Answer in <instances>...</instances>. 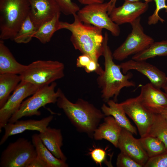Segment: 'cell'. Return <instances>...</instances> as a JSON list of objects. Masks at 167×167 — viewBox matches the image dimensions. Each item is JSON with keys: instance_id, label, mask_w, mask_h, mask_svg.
Segmentation results:
<instances>
[{"instance_id": "5", "label": "cell", "mask_w": 167, "mask_h": 167, "mask_svg": "<svg viewBox=\"0 0 167 167\" xmlns=\"http://www.w3.org/2000/svg\"><path fill=\"white\" fill-rule=\"evenodd\" d=\"M64 65L56 61L38 60L28 65L19 75L21 81L38 87L50 84L64 76Z\"/></svg>"}, {"instance_id": "1", "label": "cell", "mask_w": 167, "mask_h": 167, "mask_svg": "<svg viewBox=\"0 0 167 167\" xmlns=\"http://www.w3.org/2000/svg\"><path fill=\"white\" fill-rule=\"evenodd\" d=\"M73 15L74 21L72 23L61 21V29H66L71 32L70 40L75 49L89 56L99 64L98 60L103 52L102 29L83 23L76 14Z\"/></svg>"}, {"instance_id": "25", "label": "cell", "mask_w": 167, "mask_h": 167, "mask_svg": "<svg viewBox=\"0 0 167 167\" xmlns=\"http://www.w3.org/2000/svg\"><path fill=\"white\" fill-rule=\"evenodd\" d=\"M167 56V40L154 42L143 50L134 55L132 59L146 61L156 56Z\"/></svg>"}, {"instance_id": "23", "label": "cell", "mask_w": 167, "mask_h": 167, "mask_svg": "<svg viewBox=\"0 0 167 167\" xmlns=\"http://www.w3.org/2000/svg\"><path fill=\"white\" fill-rule=\"evenodd\" d=\"M61 12L57 13L50 19L41 24L33 36L43 44L49 42L54 33L61 29L59 17Z\"/></svg>"}, {"instance_id": "3", "label": "cell", "mask_w": 167, "mask_h": 167, "mask_svg": "<svg viewBox=\"0 0 167 167\" xmlns=\"http://www.w3.org/2000/svg\"><path fill=\"white\" fill-rule=\"evenodd\" d=\"M58 107L63 110L72 124L81 132L93 137L94 133L105 115L93 104L82 99L72 103L62 92L57 102Z\"/></svg>"}, {"instance_id": "28", "label": "cell", "mask_w": 167, "mask_h": 167, "mask_svg": "<svg viewBox=\"0 0 167 167\" xmlns=\"http://www.w3.org/2000/svg\"><path fill=\"white\" fill-rule=\"evenodd\" d=\"M148 135L160 139L167 150V121L161 114H155Z\"/></svg>"}, {"instance_id": "39", "label": "cell", "mask_w": 167, "mask_h": 167, "mask_svg": "<svg viewBox=\"0 0 167 167\" xmlns=\"http://www.w3.org/2000/svg\"><path fill=\"white\" fill-rule=\"evenodd\" d=\"M165 91V92L167 95V77L162 87V88Z\"/></svg>"}, {"instance_id": "17", "label": "cell", "mask_w": 167, "mask_h": 167, "mask_svg": "<svg viewBox=\"0 0 167 167\" xmlns=\"http://www.w3.org/2000/svg\"><path fill=\"white\" fill-rule=\"evenodd\" d=\"M30 9L29 16L38 28L50 19L57 13L61 12L58 6L54 0H29Z\"/></svg>"}, {"instance_id": "16", "label": "cell", "mask_w": 167, "mask_h": 167, "mask_svg": "<svg viewBox=\"0 0 167 167\" xmlns=\"http://www.w3.org/2000/svg\"><path fill=\"white\" fill-rule=\"evenodd\" d=\"M53 119V116L49 115L40 120H18L14 123L8 122L4 127L5 133L1 139L0 145L3 144L9 137L26 130L44 131Z\"/></svg>"}, {"instance_id": "6", "label": "cell", "mask_w": 167, "mask_h": 167, "mask_svg": "<svg viewBox=\"0 0 167 167\" xmlns=\"http://www.w3.org/2000/svg\"><path fill=\"white\" fill-rule=\"evenodd\" d=\"M57 83L54 82L50 84L39 88L31 97L23 101L19 110L10 118L8 122L14 123L24 117H31L41 114L39 109L47 104L56 103L62 91L58 88L56 92Z\"/></svg>"}, {"instance_id": "13", "label": "cell", "mask_w": 167, "mask_h": 167, "mask_svg": "<svg viewBox=\"0 0 167 167\" xmlns=\"http://www.w3.org/2000/svg\"><path fill=\"white\" fill-rule=\"evenodd\" d=\"M148 7V3L146 2L125 1L122 6L114 7L109 15L112 21L118 25L131 24L145 13Z\"/></svg>"}, {"instance_id": "24", "label": "cell", "mask_w": 167, "mask_h": 167, "mask_svg": "<svg viewBox=\"0 0 167 167\" xmlns=\"http://www.w3.org/2000/svg\"><path fill=\"white\" fill-rule=\"evenodd\" d=\"M21 81L19 75L0 74V108L4 105L11 93L15 89Z\"/></svg>"}, {"instance_id": "33", "label": "cell", "mask_w": 167, "mask_h": 167, "mask_svg": "<svg viewBox=\"0 0 167 167\" xmlns=\"http://www.w3.org/2000/svg\"><path fill=\"white\" fill-rule=\"evenodd\" d=\"M91 158L97 164L101 166L102 163L105 160L106 153L105 150L99 148H96L90 152Z\"/></svg>"}, {"instance_id": "15", "label": "cell", "mask_w": 167, "mask_h": 167, "mask_svg": "<svg viewBox=\"0 0 167 167\" xmlns=\"http://www.w3.org/2000/svg\"><path fill=\"white\" fill-rule=\"evenodd\" d=\"M143 105L155 114H160L167 108V95L151 83L142 86L137 96Z\"/></svg>"}, {"instance_id": "8", "label": "cell", "mask_w": 167, "mask_h": 167, "mask_svg": "<svg viewBox=\"0 0 167 167\" xmlns=\"http://www.w3.org/2000/svg\"><path fill=\"white\" fill-rule=\"evenodd\" d=\"M140 20L139 17L130 24L131 31L112 54L113 59L118 61L124 60L131 55L143 50L154 42L152 37L144 33Z\"/></svg>"}, {"instance_id": "37", "label": "cell", "mask_w": 167, "mask_h": 167, "mask_svg": "<svg viewBox=\"0 0 167 167\" xmlns=\"http://www.w3.org/2000/svg\"><path fill=\"white\" fill-rule=\"evenodd\" d=\"M117 0H110L108 2L109 7L108 13L109 15L112 10L115 7V4Z\"/></svg>"}, {"instance_id": "10", "label": "cell", "mask_w": 167, "mask_h": 167, "mask_svg": "<svg viewBox=\"0 0 167 167\" xmlns=\"http://www.w3.org/2000/svg\"><path fill=\"white\" fill-rule=\"evenodd\" d=\"M40 87L21 81L4 105L0 108V132L11 117L19 109L25 98L33 94Z\"/></svg>"}, {"instance_id": "7", "label": "cell", "mask_w": 167, "mask_h": 167, "mask_svg": "<svg viewBox=\"0 0 167 167\" xmlns=\"http://www.w3.org/2000/svg\"><path fill=\"white\" fill-rule=\"evenodd\" d=\"M37 153L32 142L24 138L10 143L2 152L0 167H28Z\"/></svg>"}, {"instance_id": "2", "label": "cell", "mask_w": 167, "mask_h": 167, "mask_svg": "<svg viewBox=\"0 0 167 167\" xmlns=\"http://www.w3.org/2000/svg\"><path fill=\"white\" fill-rule=\"evenodd\" d=\"M108 34L105 32L103 42L105 68L97 79V83L101 89V97L107 102L112 97H113V100L116 102L123 88L135 86V83L130 80L132 74L128 72L123 75L119 65L113 62L112 53L108 45Z\"/></svg>"}, {"instance_id": "32", "label": "cell", "mask_w": 167, "mask_h": 167, "mask_svg": "<svg viewBox=\"0 0 167 167\" xmlns=\"http://www.w3.org/2000/svg\"><path fill=\"white\" fill-rule=\"evenodd\" d=\"M144 167H167V152L149 158Z\"/></svg>"}, {"instance_id": "12", "label": "cell", "mask_w": 167, "mask_h": 167, "mask_svg": "<svg viewBox=\"0 0 167 167\" xmlns=\"http://www.w3.org/2000/svg\"><path fill=\"white\" fill-rule=\"evenodd\" d=\"M119 65L124 74H126L131 70H136L146 76L150 83L159 89L162 88L167 77L164 72L145 61L132 59Z\"/></svg>"}, {"instance_id": "4", "label": "cell", "mask_w": 167, "mask_h": 167, "mask_svg": "<svg viewBox=\"0 0 167 167\" xmlns=\"http://www.w3.org/2000/svg\"><path fill=\"white\" fill-rule=\"evenodd\" d=\"M30 9L29 0H0L1 40H13Z\"/></svg>"}, {"instance_id": "27", "label": "cell", "mask_w": 167, "mask_h": 167, "mask_svg": "<svg viewBox=\"0 0 167 167\" xmlns=\"http://www.w3.org/2000/svg\"><path fill=\"white\" fill-rule=\"evenodd\" d=\"M38 28L28 15L22 22L13 40L17 43H27L31 40Z\"/></svg>"}, {"instance_id": "34", "label": "cell", "mask_w": 167, "mask_h": 167, "mask_svg": "<svg viewBox=\"0 0 167 167\" xmlns=\"http://www.w3.org/2000/svg\"><path fill=\"white\" fill-rule=\"evenodd\" d=\"M92 60L88 55L85 54H82L77 58L76 63L77 67L84 68Z\"/></svg>"}, {"instance_id": "14", "label": "cell", "mask_w": 167, "mask_h": 167, "mask_svg": "<svg viewBox=\"0 0 167 167\" xmlns=\"http://www.w3.org/2000/svg\"><path fill=\"white\" fill-rule=\"evenodd\" d=\"M133 134L122 128L117 144V148L131 157L134 161L144 167L149 157L142 148L139 139L133 135Z\"/></svg>"}, {"instance_id": "38", "label": "cell", "mask_w": 167, "mask_h": 167, "mask_svg": "<svg viewBox=\"0 0 167 167\" xmlns=\"http://www.w3.org/2000/svg\"><path fill=\"white\" fill-rule=\"evenodd\" d=\"M160 114L162 115L167 121V108L164 110Z\"/></svg>"}, {"instance_id": "20", "label": "cell", "mask_w": 167, "mask_h": 167, "mask_svg": "<svg viewBox=\"0 0 167 167\" xmlns=\"http://www.w3.org/2000/svg\"><path fill=\"white\" fill-rule=\"evenodd\" d=\"M27 65L18 62L5 45L3 40L0 41V74L22 73L26 69Z\"/></svg>"}, {"instance_id": "30", "label": "cell", "mask_w": 167, "mask_h": 167, "mask_svg": "<svg viewBox=\"0 0 167 167\" xmlns=\"http://www.w3.org/2000/svg\"><path fill=\"white\" fill-rule=\"evenodd\" d=\"M56 3L61 12L65 15L76 14L80 10L79 6L72 0H54Z\"/></svg>"}, {"instance_id": "21", "label": "cell", "mask_w": 167, "mask_h": 167, "mask_svg": "<svg viewBox=\"0 0 167 167\" xmlns=\"http://www.w3.org/2000/svg\"><path fill=\"white\" fill-rule=\"evenodd\" d=\"M107 103L108 106L104 104L101 108L102 111L105 116H113L122 128L129 131L133 134L137 135L136 128L131 124L120 103H117L112 100H109Z\"/></svg>"}, {"instance_id": "22", "label": "cell", "mask_w": 167, "mask_h": 167, "mask_svg": "<svg viewBox=\"0 0 167 167\" xmlns=\"http://www.w3.org/2000/svg\"><path fill=\"white\" fill-rule=\"evenodd\" d=\"M32 142L35 147L37 155L44 161L49 167H68V165L61 159L55 157L42 143L39 134L32 136Z\"/></svg>"}, {"instance_id": "19", "label": "cell", "mask_w": 167, "mask_h": 167, "mask_svg": "<svg viewBox=\"0 0 167 167\" xmlns=\"http://www.w3.org/2000/svg\"><path fill=\"white\" fill-rule=\"evenodd\" d=\"M39 135L42 143L55 157L66 161L67 158L61 149L63 145V137L60 129L48 126Z\"/></svg>"}, {"instance_id": "11", "label": "cell", "mask_w": 167, "mask_h": 167, "mask_svg": "<svg viewBox=\"0 0 167 167\" xmlns=\"http://www.w3.org/2000/svg\"><path fill=\"white\" fill-rule=\"evenodd\" d=\"M120 104L136 125L140 137L148 135L155 114L146 108L137 96L128 99Z\"/></svg>"}, {"instance_id": "35", "label": "cell", "mask_w": 167, "mask_h": 167, "mask_svg": "<svg viewBox=\"0 0 167 167\" xmlns=\"http://www.w3.org/2000/svg\"><path fill=\"white\" fill-rule=\"evenodd\" d=\"M28 167H49V166L44 161L37 155Z\"/></svg>"}, {"instance_id": "9", "label": "cell", "mask_w": 167, "mask_h": 167, "mask_svg": "<svg viewBox=\"0 0 167 167\" xmlns=\"http://www.w3.org/2000/svg\"><path fill=\"white\" fill-rule=\"evenodd\" d=\"M108 2L86 5L80 9L76 14L83 23L106 29L113 36H118L120 34V28L108 15Z\"/></svg>"}, {"instance_id": "29", "label": "cell", "mask_w": 167, "mask_h": 167, "mask_svg": "<svg viewBox=\"0 0 167 167\" xmlns=\"http://www.w3.org/2000/svg\"><path fill=\"white\" fill-rule=\"evenodd\" d=\"M156 5V8L153 13L148 19V24L149 25H154L159 21L163 23L165 20L161 18L159 15V11L162 9H165L167 12V5L166 0H153Z\"/></svg>"}, {"instance_id": "40", "label": "cell", "mask_w": 167, "mask_h": 167, "mask_svg": "<svg viewBox=\"0 0 167 167\" xmlns=\"http://www.w3.org/2000/svg\"><path fill=\"white\" fill-rule=\"evenodd\" d=\"M125 1H127L129 2H136L139 1L140 0H124ZM145 1V2L149 3V2H152L153 0H143Z\"/></svg>"}, {"instance_id": "18", "label": "cell", "mask_w": 167, "mask_h": 167, "mask_svg": "<svg viewBox=\"0 0 167 167\" xmlns=\"http://www.w3.org/2000/svg\"><path fill=\"white\" fill-rule=\"evenodd\" d=\"M122 127L111 116H106L104 122L95 130L93 137L96 140L105 139L117 148L118 139Z\"/></svg>"}, {"instance_id": "36", "label": "cell", "mask_w": 167, "mask_h": 167, "mask_svg": "<svg viewBox=\"0 0 167 167\" xmlns=\"http://www.w3.org/2000/svg\"><path fill=\"white\" fill-rule=\"evenodd\" d=\"M81 4L88 5L96 3L104 2V0H77Z\"/></svg>"}, {"instance_id": "31", "label": "cell", "mask_w": 167, "mask_h": 167, "mask_svg": "<svg viewBox=\"0 0 167 167\" xmlns=\"http://www.w3.org/2000/svg\"><path fill=\"white\" fill-rule=\"evenodd\" d=\"M116 165L118 167H143L129 156L122 152L118 156Z\"/></svg>"}, {"instance_id": "26", "label": "cell", "mask_w": 167, "mask_h": 167, "mask_svg": "<svg viewBox=\"0 0 167 167\" xmlns=\"http://www.w3.org/2000/svg\"><path fill=\"white\" fill-rule=\"evenodd\" d=\"M141 145L149 158L167 152L164 143L159 138L148 135L139 139Z\"/></svg>"}]
</instances>
